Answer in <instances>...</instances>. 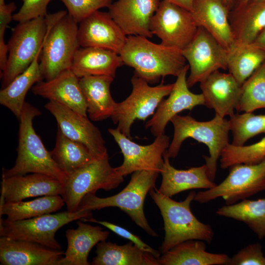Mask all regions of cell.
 I'll list each match as a JSON object with an SVG mask.
<instances>
[{
	"label": "cell",
	"instance_id": "1",
	"mask_svg": "<svg viewBox=\"0 0 265 265\" xmlns=\"http://www.w3.org/2000/svg\"><path fill=\"white\" fill-rule=\"evenodd\" d=\"M119 54L123 64L149 83L167 76L177 77L186 66L181 49L156 44L141 36H128Z\"/></svg>",
	"mask_w": 265,
	"mask_h": 265
},
{
	"label": "cell",
	"instance_id": "2",
	"mask_svg": "<svg viewBox=\"0 0 265 265\" xmlns=\"http://www.w3.org/2000/svg\"><path fill=\"white\" fill-rule=\"evenodd\" d=\"M41 114L37 108L25 103L19 120L15 163L10 169L3 168L1 177L39 173L51 176L63 184L66 182L68 176L58 167L33 128L34 118Z\"/></svg>",
	"mask_w": 265,
	"mask_h": 265
},
{
	"label": "cell",
	"instance_id": "3",
	"mask_svg": "<svg viewBox=\"0 0 265 265\" xmlns=\"http://www.w3.org/2000/svg\"><path fill=\"white\" fill-rule=\"evenodd\" d=\"M174 127L173 139L166 152L170 158H175L183 142L192 138L206 145L209 156H203L210 179L214 181L216 177L217 161L225 147L229 143L230 131L229 120L217 114L211 120L200 121L189 115L177 114L170 120Z\"/></svg>",
	"mask_w": 265,
	"mask_h": 265
},
{
	"label": "cell",
	"instance_id": "4",
	"mask_svg": "<svg viewBox=\"0 0 265 265\" xmlns=\"http://www.w3.org/2000/svg\"><path fill=\"white\" fill-rule=\"evenodd\" d=\"M151 197L160 211L164 223L165 236L160 247L164 253L184 241L201 240L211 243L214 232L209 224L200 221L190 210V204L196 194L189 193L182 201H176L159 192L156 188L149 191Z\"/></svg>",
	"mask_w": 265,
	"mask_h": 265
},
{
	"label": "cell",
	"instance_id": "5",
	"mask_svg": "<svg viewBox=\"0 0 265 265\" xmlns=\"http://www.w3.org/2000/svg\"><path fill=\"white\" fill-rule=\"evenodd\" d=\"M47 31L40 56V68L46 80L70 69L75 54L80 47L78 23L66 11L46 16Z\"/></svg>",
	"mask_w": 265,
	"mask_h": 265
},
{
	"label": "cell",
	"instance_id": "6",
	"mask_svg": "<svg viewBox=\"0 0 265 265\" xmlns=\"http://www.w3.org/2000/svg\"><path fill=\"white\" fill-rule=\"evenodd\" d=\"M159 174L151 171H135L132 173L127 186L120 192L105 198L98 197L96 192L89 193L82 199L78 210L92 211L107 207L118 208L148 234L157 237L158 234L150 227L145 217L144 204L147 193L155 187Z\"/></svg>",
	"mask_w": 265,
	"mask_h": 265
},
{
	"label": "cell",
	"instance_id": "7",
	"mask_svg": "<svg viewBox=\"0 0 265 265\" xmlns=\"http://www.w3.org/2000/svg\"><path fill=\"white\" fill-rule=\"evenodd\" d=\"M91 212L79 210L71 212L67 211L17 221L0 217V236L12 239L31 241L49 248L61 250L62 247L55 238L56 232L72 221L92 217Z\"/></svg>",
	"mask_w": 265,
	"mask_h": 265
},
{
	"label": "cell",
	"instance_id": "8",
	"mask_svg": "<svg viewBox=\"0 0 265 265\" xmlns=\"http://www.w3.org/2000/svg\"><path fill=\"white\" fill-rule=\"evenodd\" d=\"M47 31L46 17L20 22L7 44L8 57L0 73L1 88L26 70L41 52Z\"/></svg>",
	"mask_w": 265,
	"mask_h": 265
},
{
	"label": "cell",
	"instance_id": "9",
	"mask_svg": "<svg viewBox=\"0 0 265 265\" xmlns=\"http://www.w3.org/2000/svg\"><path fill=\"white\" fill-rule=\"evenodd\" d=\"M132 90L124 101L117 103L111 117L117 128L132 139L131 127L135 120L145 121L153 115L164 98L171 92L174 83L151 86L145 80L134 74L131 79Z\"/></svg>",
	"mask_w": 265,
	"mask_h": 265
},
{
	"label": "cell",
	"instance_id": "10",
	"mask_svg": "<svg viewBox=\"0 0 265 265\" xmlns=\"http://www.w3.org/2000/svg\"><path fill=\"white\" fill-rule=\"evenodd\" d=\"M229 168V174L221 183L196 193L194 200L205 204L221 197L225 205H232L265 190V159L257 163L237 164Z\"/></svg>",
	"mask_w": 265,
	"mask_h": 265
},
{
	"label": "cell",
	"instance_id": "11",
	"mask_svg": "<svg viewBox=\"0 0 265 265\" xmlns=\"http://www.w3.org/2000/svg\"><path fill=\"white\" fill-rule=\"evenodd\" d=\"M124 176L112 167L108 156L95 160L69 175L64 184L63 198L67 211H78L83 198L98 189L108 191L117 187Z\"/></svg>",
	"mask_w": 265,
	"mask_h": 265
},
{
	"label": "cell",
	"instance_id": "12",
	"mask_svg": "<svg viewBox=\"0 0 265 265\" xmlns=\"http://www.w3.org/2000/svg\"><path fill=\"white\" fill-rule=\"evenodd\" d=\"M188 63L189 88L220 69L227 70V50L203 27L199 26L192 40L182 50Z\"/></svg>",
	"mask_w": 265,
	"mask_h": 265
},
{
	"label": "cell",
	"instance_id": "13",
	"mask_svg": "<svg viewBox=\"0 0 265 265\" xmlns=\"http://www.w3.org/2000/svg\"><path fill=\"white\" fill-rule=\"evenodd\" d=\"M198 27L189 11L166 0L160 1L150 24L152 33L161 44L181 50L192 40Z\"/></svg>",
	"mask_w": 265,
	"mask_h": 265
},
{
	"label": "cell",
	"instance_id": "14",
	"mask_svg": "<svg viewBox=\"0 0 265 265\" xmlns=\"http://www.w3.org/2000/svg\"><path fill=\"white\" fill-rule=\"evenodd\" d=\"M123 154L122 164L116 167L123 176L135 171L146 170L160 174L164 163L163 155L170 145V137L165 134L156 137L151 144L141 145L132 141L117 128L108 129Z\"/></svg>",
	"mask_w": 265,
	"mask_h": 265
},
{
	"label": "cell",
	"instance_id": "15",
	"mask_svg": "<svg viewBox=\"0 0 265 265\" xmlns=\"http://www.w3.org/2000/svg\"><path fill=\"white\" fill-rule=\"evenodd\" d=\"M45 107L54 117L63 134L86 146L95 159L108 156L101 132L87 116L53 101L47 103Z\"/></svg>",
	"mask_w": 265,
	"mask_h": 265
},
{
	"label": "cell",
	"instance_id": "16",
	"mask_svg": "<svg viewBox=\"0 0 265 265\" xmlns=\"http://www.w3.org/2000/svg\"><path fill=\"white\" fill-rule=\"evenodd\" d=\"M188 70L189 66L186 65L177 77L168 98L163 99L152 117L145 124V128L149 129L156 137L164 134L167 123L182 111L191 110L196 106H205L202 94H195L189 89L186 81Z\"/></svg>",
	"mask_w": 265,
	"mask_h": 265
},
{
	"label": "cell",
	"instance_id": "17",
	"mask_svg": "<svg viewBox=\"0 0 265 265\" xmlns=\"http://www.w3.org/2000/svg\"><path fill=\"white\" fill-rule=\"evenodd\" d=\"M127 37L108 12L97 10L79 26L80 47L103 48L119 54Z\"/></svg>",
	"mask_w": 265,
	"mask_h": 265
},
{
	"label": "cell",
	"instance_id": "18",
	"mask_svg": "<svg viewBox=\"0 0 265 265\" xmlns=\"http://www.w3.org/2000/svg\"><path fill=\"white\" fill-rule=\"evenodd\" d=\"M160 0H117L108 7V13L127 36H153L150 30L152 17Z\"/></svg>",
	"mask_w": 265,
	"mask_h": 265
},
{
	"label": "cell",
	"instance_id": "19",
	"mask_svg": "<svg viewBox=\"0 0 265 265\" xmlns=\"http://www.w3.org/2000/svg\"><path fill=\"white\" fill-rule=\"evenodd\" d=\"M63 189L62 183L45 174L1 177L0 202H18L36 196H61Z\"/></svg>",
	"mask_w": 265,
	"mask_h": 265
},
{
	"label": "cell",
	"instance_id": "20",
	"mask_svg": "<svg viewBox=\"0 0 265 265\" xmlns=\"http://www.w3.org/2000/svg\"><path fill=\"white\" fill-rule=\"evenodd\" d=\"M205 106L224 118L234 113L238 103L241 85L233 75L214 71L200 82Z\"/></svg>",
	"mask_w": 265,
	"mask_h": 265
},
{
	"label": "cell",
	"instance_id": "21",
	"mask_svg": "<svg viewBox=\"0 0 265 265\" xmlns=\"http://www.w3.org/2000/svg\"><path fill=\"white\" fill-rule=\"evenodd\" d=\"M64 252L23 240L0 237L1 265H59Z\"/></svg>",
	"mask_w": 265,
	"mask_h": 265
},
{
	"label": "cell",
	"instance_id": "22",
	"mask_svg": "<svg viewBox=\"0 0 265 265\" xmlns=\"http://www.w3.org/2000/svg\"><path fill=\"white\" fill-rule=\"evenodd\" d=\"M79 79L70 69L49 80H41L31 88L32 93L61 104L84 116L87 106Z\"/></svg>",
	"mask_w": 265,
	"mask_h": 265
},
{
	"label": "cell",
	"instance_id": "23",
	"mask_svg": "<svg viewBox=\"0 0 265 265\" xmlns=\"http://www.w3.org/2000/svg\"><path fill=\"white\" fill-rule=\"evenodd\" d=\"M229 11L223 0H195L190 12L198 26L227 50L235 42Z\"/></svg>",
	"mask_w": 265,
	"mask_h": 265
},
{
	"label": "cell",
	"instance_id": "24",
	"mask_svg": "<svg viewBox=\"0 0 265 265\" xmlns=\"http://www.w3.org/2000/svg\"><path fill=\"white\" fill-rule=\"evenodd\" d=\"M76 229L65 233L67 248L59 265H89L88 257L92 248L100 241H106L109 233L98 226H92L80 219Z\"/></svg>",
	"mask_w": 265,
	"mask_h": 265
},
{
	"label": "cell",
	"instance_id": "25",
	"mask_svg": "<svg viewBox=\"0 0 265 265\" xmlns=\"http://www.w3.org/2000/svg\"><path fill=\"white\" fill-rule=\"evenodd\" d=\"M164 163L162 181L158 190L163 195L171 197L182 191L193 189H209L216 184L208 176L206 164L186 170H180L172 166L166 152L163 155Z\"/></svg>",
	"mask_w": 265,
	"mask_h": 265
},
{
	"label": "cell",
	"instance_id": "26",
	"mask_svg": "<svg viewBox=\"0 0 265 265\" xmlns=\"http://www.w3.org/2000/svg\"><path fill=\"white\" fill-rule=\"evenodd\" d=\"M113 79L109 76H89L80 78V85L90 120L100 121L111 118L113 115L117 103L113 99L110 91Z\"/></svg>",
	"mask_w": 265,
	"mask_h": 265
},
{
	"label": "cell",
	"instance_id": "27",
	"mask_svg": "<svg viewBox=\"0 0 265 265\" xmlns=\"http://www.w3.org/2000/svg\"><path fill=\"white\" fill-rule=\"evenodd\" d=\"M123 64L120 54L113 51L95 47H80L70 68L79 78L89 76L115 77L117 69Z\"/></svg>",
	"mask_w": 265,
	"mask_h": 265
},
{
	"label": "cell",
	"instance_id": "28",
	"mask_svg": "<svg viewBox=\"0 0 265 265\" xmlns=\"http://www.w3.org/2000/svg\"><path fill=\"white\" fill-rule=\"evenodd\" d=\"M229 258L226 254L207 252L204 241L192 239L162 253L159 262V265H227Z\"/></svg>",
	"mask_w": 265,
	"mask_h": 265
},
{
	"label": "cell",
	"instance_id": "29",
	"mask_svg": "<svg viewBox=\"0 0 265 265\" xmlns=\"http://www.w3.org/2000/svg\"><path fill=\"white\" fill-rule=\"evenodd\" d=\"M229 19L235 42L251 44L265 29V1L234 8Z\"/></svg>",
	"mask_w": 265,
	"mask_h": 265
},
{
	"label": "cell",
	"instance_id": "30",
	"mask_svg": "<svg viewBox=\"0 0 265 265\" xmlns=\"http://www.w3.org/2000/svg\"><path fill=\"white\" fill-rule=\"evenodd\" d=\"M95 253L92 265H159V258L131 241L122 245L100 241L96 245Z\"/></svg>",
	"mask_w": 265,
	"mask_h": 265
},
{
	"label": "cell",
	"instance_id": "31",
	"mask_svg": "<svg viewBox=\"0 0 265 265\" xmlns=\"http://www.w3.org/2000/svg\"><path fill=\"white\" fill-rule=\"evenodd\" d=\"M39 53L29 66L0 91V104L9 109L19 121L29 89L43 80Z\"/></svg>",
	"mask_w": 265,
	"mask_h": 265
},
{
	"label": "cell",
	"instance_id": "32",
	"mask_svg": "<svg viewBox=\"0 0 265 265\" xmlns=\"http://www.w3.org/2000/svg\"><path fill=\"white\" fill-rule=\"evenodd\" d=\"M226 50L227 70L241 86L265 61V52L252 43L234 42Z\"/></svg>",
	"mask_w": 265,
	"mask_h": 265
},
{
	"label": "cell",
	"instance_id": "33",
	"mask_svg": "<svg viewBox=\"0 0 265 265\" xmlns=\"http://www.w3.org/2000/svg\"><path fill=\"white\" fill-rule=\"evenodd\" d=\"M50 153L58 167L68 177L96 160L86 146L67 137L58 128L55 145Z\"/></svg>",
	"mask_w": 265,
	"mask_h": 265
},
{
	"label": "cell",
	"instance_id": "34",
	"mask_svg": "<svg viewBox=\"0 0 265 265\" xmlns=\"http://www.w3.org/2000/svg\"><path fill=\"white\" fill-rule=\"evenodd\" d=\"M65 204L61 195H47L29 201L0 202V215L10 221L24 220L55 212Z\"/></svg>",
	"mask_w": 265,
	"mask_h": 265
},
{
	"label": "cell",
	"instance_id": "35",
	"mask_svg": "<svg viewBox=\"0 0 265 265\" xmlns=\"http://www.w3.org/2000/svg\"><path fill=\"white\" fill-rule=\"evenodd\" d=\"M216 213L243 222L260 239L265 237V198L245 199L232 205H225L218 208Z\"/></svg>",
	"mask_w": 265,
	"mask_h": 265
},
{
	"label": "cell",
	"instance_id": "36",
	"mask_svg": "<svg viewBox=\"0 0 265 265\" xmlns=\"http://www.w3.org/2000/svg\"><path fill=\"white\" fill-rule=\"evenodd\" d=\"M265 109V61L241 86L238 112H253Z\"/></svg>",
	"mask_w": 265,
	"mask_h": 265
},
{
	"label": "cell",
	"instance_id": "37",
	"mask_svg": "<svg viewBox=\"0 0 265 265\" xmlns=\"http://www.w3.org/2000/svg\"><path fill=\"white\" fill-rule=\"evenodd\" d=\"M233 135L232 144L243 146L250 138L265 133V114L253 112L234 113L229 120Z\"/></svg>",
	"mask_w": 265,
	"mask_h": 265
},
{
	"label": "cell",
	"instance_id": "38",
	"mask_svg": "<svg viewBox=\"0 0 265 265\" xmlns=\"http://www.w3.org/2000/svg\"><path fill=\"white\" fill-rule=\"evenodd\" d=\"M265 159V136L248 145L235 146L229 143L223 149L219 159L223 169L240 163L255 164Z\"/></svg>",
	"mask_w": 265,
	"mask_h": 265
},
{
	"label": "cell",
	"instance_id": "39",
	"mask_svg": "<svg viewBox=\"0 0 265 265\" xmlns=\"http://www.w3.org/2000/svg\"><path fill=\"white\" fill-rule=\"evenodd\" d=\"M67 9L68 14L80 23L100 9L108 7L112 0H60Z\"/></svg>",
	"mask_w": 265,
	"mask_h": 265
},
{
	"label": "cell",
	"instance_id": "40",
	"mask_svg": "<svg viewBox=\"0 0 265 265\" xmlns=\"http://www.w3.org/2000/svg\"><path fill=\"white\" fill-rule=\"evenodd\" d=\"M227 265H265V255L260 243L249 244L230 258Z\"/></svg>",
	"mask_w": 265,
	"mask_h": 265
},
{
	"label": "cell",
	"instance_id": "41",
	"mask_svg": "<svg viewBox=\"0 0 265 265\" xmlns=\"http://www.w3.org/2000/svg\"><path fill=\"white\" fill-rule=\"evenodd\" d=\"M51 0H23L19 11L13 15L12 20L20 22L29 21L48 14L47 7Z\"/></svg>",
	"mask_w": 265,
	"mask_h": 265
},
{
	"label": "cell",
	"instance_id": "42",
	"mask_svg": "<svg viewBox=\"0 0 265 265\" xmlns=\"http://www.w3.org/2000/svg\"><path fill=\"white\" fill-rule=\"evenodd\" d=\"M80 219L84 222H91L99 224L112 231L119 236L132 241L144 251L153 255L157 258H159L160 256V251L153 249L143 241L139 237L133 234L129 231L121 226L107 221L98 220L93 218V217L88 218H83Z\"/></svg>",
	"mask_w": 265,
	"mask_h": 265
},
{
	"label": "cell",
	"instance_id": "43",
	"mask_svg": "<svg viewBox=\"0 0 265 265\" xmlns=\"http://www.w3.org/2000/svg\"><path fill=\"white\" fill-rule=\"evenodd\" d=\"M14 2L0 5V68L4 69L8 57L7 44L4 41V34L8 24L12 20V13L16 9Z\"/></svg>",
	"mask_w": 265,
	"mask_h": 265
},
{
	"label": "cell",
	"instance_id": "44",
	"mask_svg": "<svg viewBox=\"0 0 265 265\" xmlns=\"http://www.w3.org/2000/svg\"><path fill=\"white\" fill-rule=\"evenodd\" d=\"M189 11L192 9L195 0H166Z\"/></svg>",
	"mask_w": 265,
	"mask_h": 265
},
{
	"label": "cell",
	"instance_id": "45",
	"mask_svg": "<svg viewBox=\"0 0 265 265\" xmlns=\"http://www.w3.org/2000/svg\"><path fill=\"white\" fill-rule=\"evenodd\" d=\"M252 44L265 52V29L258 35Z\"/></svg>",
	"mask_w": 265,
	"mask_h": 265
},
{
	"label": "cell",
	"instance_id": "46",
	"mask_svg": "<svg viewBox=\"0 0 265 265\" xmlns=\"http://www.w3.org/2000/svg\"><path fill=\"white\" fill-rule=\"evenodd\" d=\"M263 1H265V0H236L234 5V8L240 7L250 2Z\"/></svg>",
	"mask_w": 265,
	"mask_h": 265
},
{
	"label": "cell",
	"instance_id": "47",
	"mask_svg": "<svg viewBox=\"0 0 265 265\" xmlns=\"http://www.w3.org/2000/svg\"><path fill=\"white\" fill-rule=\"evenodd\" d=\"M235 0H223L225 4L229 10H230L231 8L234 6Z\"/></svg>",
	"mask_w": 265,
	"mask_h": 265
},
{
	"label": "cell",
	"instance_id": "48",
	"mask_svg": "<svg viewBox=\"0 0 265 265\" xmlns=\"http://www.w3.org/2000/svg\"><path fill=\"white\" fill-rule=\"evenodd\" d=\"M4 0H0V5L4 4Z\"/></svg>",
	"mask_w": 265,
	"mask_h": 265
},
{
	"label": "cell",
	"instance_id": "49",
	"mask_svg": "<svg viewBox=\"0 0 265 265\" xmlns=\"http://www.w3.org/2000/svg\"></svg>",
	"mask_w": 265,
	"mask_h": 265
}]
</instances>
